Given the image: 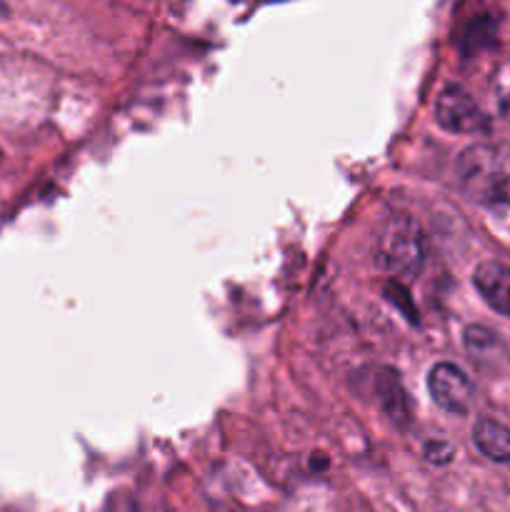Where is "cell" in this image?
<instances>
[{
    "mask_svg": "<svg viewBox=\"0 0 510 512\" xmlns=\"http://www.w3.org/2000/svg\"><path fill=\"white\" fill-rule=\"evenodd\" d=\"M373 260L378 270L400 278H413L425 263V233L415 215L390 213L375 235Z\"/></svg>",
    "mask_w": 510,
    "mask_h": 512,
    "instance_id": "obj_1",
    "label": "cell"
},
{
    "mask_svg": "<svg viewBox=\"0 0 510 512\" xmlns=\"http://www.w3.org/2000/svg\"><path fill=\"white\" fill-rule=\"evenodd\" d=\"M435 120L443 130L458 135L488 133V118L463 85H445L435 100Z\"/></svg>",
    "mask_w": 510,
    "mask_h": 512,
    "instance_id": "obj_2",
    "label": "cell"
},
{
    "mask_svg": "<svg viewBox=\"0 0 510 512\" xmlns=\"http://www.w3.org/2000/svg\"><path fill=\"white\" fill-rule=\"evenodd\" d=\"M428 393L440 410L450 415H468L475 388L463 368L455 363H435L428 373Z\"/></svg>",
    "mask_w": 510,
    "mask_h": 512,
    "instance_id": "obj_3",
    "label": "cell"
},
{
    "mask_svg": "<svg viewBox=\"0 0 510 512\" xmlns=\"http://www.w3.org/2000/svg\"><path fill=\"white\" fill-rule=\"evenodd\" d=\"M458 173L465 188L473 193V198L480 200H493L495 188L503 178V170L498 168L495 153L485 145H475V148H468L460 155Z\"/></svg>",
    "mask_w": 510,
    "mask_h": 512,
    "instance_id": "obj_4",
    "label": "cell"
},
{
    "mask_svg": "<svg viewBox=\"0 0 510 512\" xmlns=\"http://www.w3.org/2000/svg\"><path fill=\"white\" fill-rule=\"evenodd\" d=\"M473 285L480 298L500 315L510 318V268L498 260H485L475 268Z\"/></svg>",
    "mask_w": 510,
    "mask_h": 512,
    "instance_id": "obj_5",
    "label": "cell"
},
{
    "mask_svg": "<svg viewBox=\"0 0 510 512\" xmlns=\"http://www.w3.org/2000/svg\"><path fill=\"white\" fill-rule=\"evenodd\" d=\"M373 390L380 408L393 420V425L405 428L410 423V400L400 375L393 368H378L373 375Z\"/></svg>",
    "mask_w": 510,
    "mask_h": 512,
    "instance_id": "obj_6",
    "label": "cell"
},
{
    "mask_svg": "<svg viewBox=\"0 0 510 512\" xmlns=\"http://www.w3.org/2000/svg\"><path fill=\"white\" fill-rule=\"evenodd\" d=\"M473 443L493 463H510V428L490 418H480L473 425Z\"/></svg>",
    "mask_w": 510,
    "mask_h": 512,
    "instance_id": "obj_7",
    "label": "cell"
},
{
    "mask_svg": "<svg viewBox=\"0 0 510 512\" xmlns=\"http://www.w3.org/2000/svg\"><path fill=\"white\" fill-rule=\"evenodd\" d=\"M463 345L473 360L493 358L500 350V338L495 330L485 328V325H468L463 330Z\"/></svg>",
    "mask_w": 510,
    "mask_h": 512,
    "instance_id": "obj_8",
    "label": "cell"
},
{
    "mask_svg": "<svg viewBox=\"0 0 510 512\" xmlns=\"http://www.w3.org/2000/svg\"><path fill=\"white\" fill-rule=\"evenodd\" d=\"M423 455H425V460H428L430 465H438V468H443V465L453 463L455 448H453V443H450V440L433 438V440H428V443H425Z\"/></svg>",
    "mask_w": 510,
    "mask_h": 512,
    "instance_id": "obj_9",
    "label": "cell"
},
{
    "mask_svg": "<svg viewBox=\"0 0 510 512\" xmlns=\"http://www.w3.org/2000/svg\"><path fill=\"white\" fill-rule=\"evenodd\" d=\"M108 512H138V505H135L128 495H115V498L110 500Z\"/></svg>",
    "mask_w": 510,
    "mask_h": 512,
    "instance_id": "obj_10",
    "label": "cell"
},
{
    "mask_svg": "<svg viewBox=\"0 0 510 512\" xmlns=\"http://www.w3.org/2000/svg\"><path fill=\"white\" fill-rule=\"evenodd\" d=\"M3 15H8V5H5V0H0V18H3Z\"/></svg>",
    "mask_w": 510,
    "mask_h": 512,
    "instance_id": "obj_11",
    "label": "cell"
},
{
    "mask_svg": "<svg viewBox=\"0 0 510 512\" xmlns=\"http://www.w3.org/2000/svg\"><path fill=\"white\" fill-rule=\"evenodd\" d=\"M0 160H3V153H0Z\"/></svg>",
    "mask_w": 510,
    "mask_h": 512,
    "instance_id": "obj_12",
    "label": "cell"
}]
</instances>
